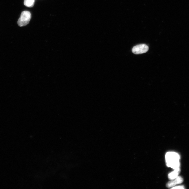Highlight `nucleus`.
Wrapping results in <instances>:
<instances>
[{
  "mask_svg": "<svg viewBox=\"0 0 189 189\" xmlns=\"http://www.w3.org/2000/svg\"><path fill=\"white\" fill-rule=\"evenodd\" d=\"M180 157L178 154L174 152H169L165 155L167 166L175 170L179 168Z\"/></svg>",
  "mask_w": 189,
  "mask_h": 189,
  "instance_id": "1",
  "label": "nucleus"
},
{
  "mask_svg": "<svg viewBox=\"0 0 189 189\" xmlns=\"http://www.w3.org/2000/svg\"><path fill=\"white\" fill-rule=\"evenodd\" d=\"M31 18V13L28 11H24L21 13V16L18 21V24L21 27L26 26L29 23Z\"/></svg>",
  "mask_w": 189,
  "mask_h": 189,
  "instance_id": "2",
  "label": "nucleus"
},
{
  "mask_svg": "<svg viewBox=\"0 0 189 189\" xmlns=\"http://www.w3.org/2000/svg\"><path fill=\"white\" fill-rule=\"evenodd\" d=\"M149 47L146 44H140L134 46L132 49V52L134 54H139L145 53L148 51Z\"/></svg>",
  "mask_w": 189,
  "mask_h": 189,
  "instance_id": "3",
  "label": "nucleus"
},
{
  "mask_svg": "<svg viewBox=\"0 0 189 189\" xmlns=\"http://www.w3.org/2000/svg\"><path fill=\"white\" fill-rule=\"evenodd\" d=\"M183 182V179L182 178L181 176H178L173 181L168 182L166 184V186L168 188L173 187V186L178 184L181 183Z\"/></svg>",
  "mask_w": 189,
  "mask_h": 189,
  "instance_id": "4",
  "label": "nucleus"
},
{
  "mask_svg": "<svg viewBox=\"0 0 189 189\" xmlns=\"http://www.w3.org/2000/svg\"><path fill=\"white\" fill-rule=\"evenodd\" d=\"M180 168L175 169L173 172L169 174L168 177L169 179L170 180H173L177 178L180 172Z\"/></svg>",
  "mask_w": 189,
  "mask_h": 189,
  "instance_id": "5",
  "label": "nucleus"
},
{
  "mask_svg": "<svg viewBox=\"0 0 189 189\" xmlns=\"http://www.w3.org/2000/svg\"><path fill=\"white\" fill-rule=\"evenodd\" d=\"M35 0H24V4L28 7H32L34 6Z\"/></svg>",
  "mask_w": 189,
  "mask_h": 189,
  "instance_id": "6",
  "label": "nucleus"
},
{
  "mask_svg": "<svg viewBox=\"0 0 189 189\" xmlns=\"http://www.w3.org/2000/svg\"><path fill=\"white\" fill-rule=\"evenodd\" d=\"M172 189H183L185 188L183 186H178L177 187H173Z\"/></svg>",
  "mask_w": 189,
  "mask_h": 189,
  "instance_id": "7",
  "label": "nucleus"
}]
</instances>
